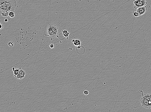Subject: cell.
Returning a JSON list of instances; mask_svg holds the SVG:
<instances>
[{
  "mask_svg": "<svg viewBox=\"0 0 151 112\" xmlns=\"http://www.w3.org/2000/svg\"><path fill=\"white\" fill-rule=\"evenodd\" d=\"M17 5L16 0H0V9L3 13L14 12Z\"/></svg>",
  "mask_w": 151,
  "mask_h": 112,
  "instance_id": "1",
  "label": "cell"
},
{
  "mask_svg": "<svg viewBox=\"0 0 151 112\" xmlns=\"http://www.w3.org/2000/svg\"><path fill=\"white\" fill-rule=\"evenodd\" d=\"M58 27L53 24L49 25L47 28V33L48 36L52 38H55L59 32Z\"/></svg>",
  "mask_w": 151,
  "mask_h": 112,
  "instance_id": "2",
  "label": "cell"
},
{
  "mask_svg": "<svg viewBox=\"0 0 151 112\" xmlns=\"http://www.w3.org/2000/svg\"><path fill=\"white\" fill-rule=\"evenodd\" d=\"M148 4L146 0H134L133 1L134 8L137 9L138 7L145 6Z\"/></svg>",
  "mask_w": 151,
  "mask_h": 112,
  "instance_id": "3",
  "label": "cell"
},
{
  "mask_svg": "<svg viewBox=\"0 0 151 112\" xmlns=\"http://www.w3.org/2000/svg\"><path fill=\"white\" fill-rule=\"evenodd\" d=\"M140 101L142 107L146 109H151V101L147 100L142 96Z\"/></svg>",
  "mask_w": 151,
  "mask_h": 112,
  "instance_id": "4",
  "label": "cell"
},
{
  "mask_svg": "<svg viewBox=\"0 0 151 112\" xmlns=\"http://www.w3.org/2000/svg\"><path fill=\"white\" fill-rule=\"evenodd\" d=\"M147 8L146 6L141 7H138L137 9V11L138 12L140 16L144 15L146 12H147Z\"/></svg>",
  "mask_w": 151,
  "mask_h": 112,
  "instance_id": "5",
  "label": "cell"
},
{
  "mask_svg": "<svg viewBox=\"0 0 151 112\" xmlns=\"http://www.w3.org/2000/svg\"><path fill=\"white\" fill-rule=\"evenodd\" d=\"M19 69H20V72H19V74L15 77L18 79H22L25 76L26 73L25 71L22 69L21 68H20Z\"/></svg>",
  "mask_w": 151,
  "mask_h": 112,
  "instance_id": "6",
  "label": "cell"
},
{
  "mask_svg": "<svg viewBox=\"0 0 151 112\" xmlns=\"http://www.w3.org/2000/svg\"><path fill=\"white\" fill-rule=\"evenodd\" d=\"M72 42L73 43V45L75 46L76 48H78L81 46V42L80 40L78 39H76V40H72Z\"/></svg>",
  "mask_w": 151,
  "mask_h": 112,
  "instance_id": "7",
  "label": "cell"
},
{
  "mask_svg": "<svg viewBox=\"0 0 151 112\" xmlns=\"http://www.w3.org/2000/svg\"><path fill=\"white\" fill-rule=\"evenodd\" d=\"M142 96L144 98H146L147 100L149 101H151V94L150 93H147L145 94L142 95Z\"/></svg>",
  "mask_w": 151,
  "mask_h": 112,
  "instance_id": "8",
  "label": "cell"
},
{
  "mask_svg": "<svg viewBox=\"0 0 151 112\" xmlns=\"http://www.w3.org/2000/svg\"><path fill=\"white\" fill-rule=\"evenodd\" d=\"M63 35L65 37H66L67 40L68 39V37L70 35L69 32H68L67 30H62Z\"/></svg>",
  "mask_w": 151,
  "mask_h": 112,
  "instance_id": "9",
  "label": "cell"
},
{
  "mask_svg": "<svg viewBox=\"0 0 151 112\" xmlns=\"http://www.w3.org/2000/svg\"><path fill=\"white\" fill-rule=\"evenodd\" d=\"M19 72H20V69H17L14 71L13 74H14V76L15 77L19 74Z\"/></svg>",
  "mask_w": 151,
  "mask_h": 112,
  "instance_id": "10",
  "label": "cell"
},
{
  "mask_svg": "<svg viewBox=\"0 0 151 112\" xmlns=\"http://www.w3.org/2000/svg\"><path fill=\"white\" fill-rule=\"evenodd\" d=\"M8 16L11 18H13L15 17V14L13 11H10L8 13Z\"/></svg>",
  "mask_w": 151,
  "mask_h": 112,
  "instance_id": "11",
  "label": "cell"
},
{
  "mask_svg": "<svg viewBox=\"0 0 151 112\" xmlns=\"http://www.w3.org/2000/svg\"><path fill=\"white\" fill-rule=\"evenodd\" d=\"M8 45L9 47H13L14 45V42H13V41H10V42H8Z\"/></svg>",
  "mask_w": 151,
  "mask_h": 112,
  "instance_id": "12",
  "label": "cell"
},
{
  "mask_svg": "<svg viewBox=\"0 0 151 112\" xmlns=\"http://www.w3.org/2000/svg\"><path fill=\"white\" fill-rule=\"evenodd\" d=\"M133 14L134 16L135 17H138L140 16V15H139V14H138V12L137 11H135V12L133 11Z\"/></svg>",
  "mask_w": 151,
  "mask_h": 112,
  "instance_id": "13",
  "label": "cell"
},
{
  "mask_svg": "<svg viewBox=\"0 0 151 112\" xmlns=\"http://www.w3.org/2000/svg\"><path fill=\"white\" fill-rule=\"evenodd\" d=\"M8 12H6V13H2L1 14L3 17H7L8 16Z\"/></svg>",
  "mask_w": 151,
  "mask_h": 112,
  "instance_id": "14",
  "label": "cell"
},
{
  "mask_svg": "<svg viewBox=\"0 0 151 112\" xmlns=\"http://www.w3.org/2000/svg\"><path fill=\"white\" fill-rule=\"evenodd\" d=\"M84 94L85 95H88L89 94L88 91L87 90L84 91Z\"/></svg>",
  "mask_w": 151,
  "mask_h": 112,
  "instance_id": "15",
  "label": "cell"
},
{
  "mask_svg": "<svg viewBox=\"0 0 151 112\" xmlns=\"http://www.w3.org/2000/svg\"><path fill=\"white\" fill-rule=\"evenodd\" d=\"M0 30H1L3 28H4V25L3 24L0 23Z\"/></svg>",
  "mask_w": 151,
  "mask_h": 112,
  "instance_id": "16",
  "label": "cell"
},
{
  "mask_svg": "<svg viewBox=\"0 0 151 112\" xmlns=\"http://www.w3.org/2000/svg\"><path fill=\"white\" fill-rule=\"evenodd\" d=\"M50 48H54V44H51L50 45Z\"/></svg>",
  "mask_w": 151,
  "mask_h": 112,
  "instance_id": "17",
  "label": "cell"
},
{
  "mask_svg": "<svg viewBox=\"0 0 151 112\" xmlns=\"http://www.w3.org/2000/svg\"><path fill=\"white\" fill-rule=\"evenodd\" d=\"M8 20H7V19H5L4 20V21L5 22H7L8 21Z\"/></svg>",
  "mask_w": 151,
  "mask_h": 112,
  "instance_id": "18",
  "label": "cell"
},
{
  "mask_svg": "<svg viewBox=\"0 0 151 112\" xmlns=\"http://www.w3.org/2000/svg\"><path fill=\"white\" fill-rule=\"evenodd\" d=\"M15 70V68L14 67H13L12 68V70H13V71H14V70Z\"/></svg>",
  "mask_w": 151,
  "mask_h": 112,
  "instance_id": "19",
  "label": "cell"
}]
</instances>
